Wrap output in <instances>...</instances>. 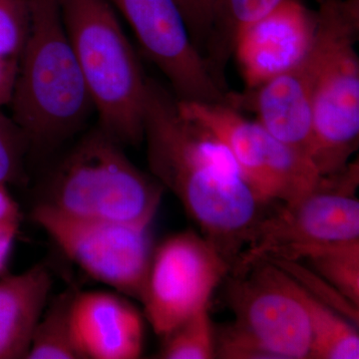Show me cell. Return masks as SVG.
<instances>
[{"label":"cell","instance_id":"cell-1","mask_svg":"<svg viewBox=\"0 0 359 359\" xmlns=\"http://www.w3.org/2000/svg\"><path fill=\"white\" fill-rule=\"evenodd\" d=\"M144 140L153 177L176 196L231 269L266 216L226 146L180 113L178 99L147 79Z\"/></svg>","mask_w":359,"mask_h":359},{"label":"cell","instance_id":"cell-2","mask_svg":"<svg viewBox=\"0 0 359 359\" xmlns=\"http://www.w3.org/2000/svg\"><path fill=\"white\" fill-rule=\"evenodd\" d=\"M29 32L18 58L11 118L43 156L82 129L93 109L68 37L60 0H28Z\"/></svg>","mask_w":359,"mask_h":359},{"label":"cell","instance_id":"cell-3","mask_svg":"<svg viewBox=\"0 0 359 359\" xmlns=\"http://www.w3.org/2000/svg\"><path fill=\"white\" fill-rule=\"evenodd\" d=\"M60 8L99 128L120 145H139L148 78L117 11L109 0H60Z\"/></svg>","mask_w":359,"mask_h":359},{"label":"cell","instance_id":"cell-4","mask_svg":"<svg viewBox=\"0 0 359 359\" xmlns=\"http://www.w3.org/2000/svg\"><path fill=\"white\" fill-rule=\"evenodd\" d=\"M164 190L97 127L53 168L40 203L80 218L152 224Z\"/></svg>","mask_w":359,"mask_h":359},{"label":"cell","instance_id":"cell-5","mask_svg":"<svg viewBox=\"0 0 359 359\" xmlns=\"http://www.w3.org/2000/svg\"><path fill=\"white\" fill-rule=\"evenodd\" d=\"M316 29L304 57L290 70L245 94H235L238 109L249 108L278 140L311 159L314 87L337 40L359 27V0H316Z\"/></svg>","mask_w":359,"mask_h":359},{"label":"cell","instance_id":"cell-6","mask_svg":"<svg viewBox=\"0 0 359 359\" xmlns=\"http://www.w3.org/2000/svg\"><path fill=\"white\" fill-rule=\"evenodd\" d=\"M180 113L211 132L230 151L263 202L292 203L318 188L323 177L308 157L226 103L178 100Z\"/></svg>","mask_w":359,"mask_h":359},{"label":"cell","instance_id":"cell-7","mask_svg":"<svg viewBox=\"0 0 359 359\" xmlns=\"http://www.w3.org/2000/svg\"><path fill=\"white\" fill-rule=\"evenodd\" d=\"M32 218L87 275L140 301L154 252L151 224L80 218L42 203Z\"/></svg>","mask_w":359,"mask_h":359},{"label":"cell","instance_id":"cell-8","mask_svg":"<svg viewBox=\"0 0 359 359\" xmlns=\"http://www.w3.org/2000/svg\"><path fill=\"white\" fill-rule=\"evenodd\" d=\"M358 162L349 163L344 171L323 177L313 192L266 212L231 269L302 245L358 240Z\"/></svg>","mask_w":359,"mask_h":359},{"label":"cell","instance_id":"cell-9","mask_svg":"<svg viewBox=\"0 0 359 359\" xmlns=\"http://www.w3.org/2000/svg\"><path fill=\"white\" fill-rule=\"evenodd\" d=\"M231 271L204 236L182 231L153 252L140 302L153 330L164 337L189 316L209 306L214 290Z\"/></svg>","mask_w":359,"mask_h":359},{"label":"cell","instance_id":"cell-10","mask_svg":"<svg viewBox=\"0 0 359 359\" xmlns=\"http://www.w3.org/2000/svg\"><path fill=\"white\" fill-rule=\"evenodd\" d=\"M231 271L226 297L233 323L276 359L308 358L311 330L294 280L266 259Z\"/></svg>","mask_w":359,"mask_h":359},{"label":"cell","instance_id":"cell-11","mask_svg":"<svg viewBox=\"0 0 359 359\" xmlns=\"http://www.w3.org/2000/svg\"><path fill=\"white\" fill-rule=\"evenodd\" d=\"M146 56L166 76L178 100L229 103L194 44L175 0H109Z\"/></svg>","mask_w":359,"mask_h":359},{"label":"cell","instance_id":"cell-12","mask_svg":"<svg viewBox=\"0 0 359 359\" xmlns=\"http://www.w3.org/2000/svg\"><path fill=\"white\" fill-rule=\"evenodd\" d=\"M359 28L328 51L313 97L311 160L321 177L344 171L359 143Z\"/></svg>","mask_w":359,"mask_h":359},{"label":"cell","instance_id":"cell-13","mask_svg":"<svg viewBox=\"0 0 359 359\" xmlns=\"http://www.w3.org/2000/svg\"><path fill=\"white\" fill-rule=\"evenodd\" d=\"M316 29V13L301 0H283L245 28L233 54L248 90L297 65L311 48Z\"/></svg>","mask_w":359,"mask_h":359},{"label":"cell","instance_id":"cell-14","mask_svg":"<svg viewBox=\"0 0 359 359\" xmlns=\"http://www.w3.org/2000/svg\"><path fill=\"white\" fill-rule=\"evenodd\" d=\"M71 325L84 359H136L143 351V316L121 294L76 292Z\"/></svg>","mask_w":359,"mask_h":359},{"label":"cell","instance_id":"cell-15","mask_svg":"<svg viewBox=\"0 0 359 359\" xmlns=\"http://www.w3.org/2000/svg\"><path fill=\"white\" fill-rule=\"evenodd\" d=\"M52 287L50 269L42 264L0 280V359L26 358Z\"/></svg>","mask_w":359,"mask_h":359},{"label":"cell","instance_id":"cell-16","mask_svg":"<svg viewBox=\"0 0 359 359\" xmlns=\"http://www.w3.org/2000/svg\"><path fill=\"white\" fill-rule=\"evenodd\" d=\"M280 1L283 0H219L203 57L219 86L226 87L224 69L241 33Z\"/></svg>","mask_w":359,"mask_h":359},{"label":"cell","instance_id":"cell-17","mask_svg":"<svg viewBox=\"0 0 359 359\" xmlns=\"http://www.w3.org/2000/svg\"><path fill=\"white\" fill-rule=\"evenodd\" d=\"M295 287L308 314L311 330L308 358L358 359V327L334 309L314 299L297 282Z\"/></svg>","mask_w":359,"mask_h":359},{"label":"cell","instance_id":"cell-18","mask_svg":"<svg viewBox=\"0 0 359 359\" xmlns=\"http://www.w3.org/2000/svg\"><path fill=\"white\" fill-rule=\"evenodd\" d=\"M269 259L301 262L359 306V238L302 245L287 250L283 256Z\"/></svg>","mask_w":359,"mask_h":359},{"label":"cell","instance_id":"cell-19","mask_svg":"<svg viewBox=\"0 0 359 359\" xmlns=\"http://www.w3.org/2000/svg\"><path fill=\"white\" fill-rule=\"evenodd\" d=\"M76 292L67 290L49 301L33 332L27 359H84L71 325Z\"/></svg>","mask_w":359,"mask_h":359},{"label":"cell","instance_id":"cell-20","mask_svg":"<svg viewBox=\"0 0 359 359\" xmlns=\"http://www.w3.org/2000/svg\"><path fill=\"white\" fill-rule=\"evenodd\" d=\"M215 332L209 306L199 309L165 335L158 358H215Z\"/></svg>","mask_w":359,"mask_h":359},{"label":"cell","instance_id":"cell-21","mask_svg":"<svg viewBox=\"0 0 359 359\" xmlns=\"http://www.w3.org/2000/svg\"><path fill=\"white\" fill-rule=\"evenodd\" d=\"M269 259L271 263L285 271L314 299L334 309L337 313L358 327L359 306L349 301L323 276L301 262L285 259Z\"/></svg>","mask_w":359,"mask_h":359},{"label":"cell","instance_id":"cell-22","mask_svg":"<svg viewBox=\"0 0 359 359\" xmlns=\"http://www.w3.org/2000/svg\"><path fill=\"white\" fill-rule=\"evenodd\" d=\"M29 143L13 118L0 114V184L20 183Z\"/></svg>","mask_w":359,"mask_h":359},{"label":"cell","instance_id":"cell-23","mask_svg":"<svg viewBox=\"0 0 359 359\" xmlns=\"http://www.w3.org/2000/svg\"><path fill=\"white\" fill-rule=\"evenodd\" d=\"M29 25L28 0H0V56L20 58Z\"/></svg>","mask_w":359,"mask_h":359},{"label":"cell","instance_id":"cell-24","mask_svg":"<svg viewBox=\"0 0 359 359\" xmlns=\"http://www.w3.org/2000/svg\"><path fill=\"white\" fill-rule=\"evenodd\" d=\"M215 358L223 359H276L269 349L252 339L235 323L215 332Z\"/></svg>","mask_w":359,"mask_h":359},{"label":"cell","instance_id":"cell-25","mask_svg":"<svg viewBox=\"0 0 359 359\" xmlns=\"http://www.w3.org/2000/svg\"><path fill=\"white\" fill-rule=\"evenodd\" d=\"M194 44L203 55L219 0H175Z\"/></svg>","mask_w":359,"mask_h":359},{"label":"cell","instance_id":"cell-26","mask_svg":"<svg viewBox=\"0 0 359 359\" xmlns=\"http://www.w3.org/2000/svg\"><path fill=\"white\" fill-rule=\"evenodd\" d=\"M18 68V59L0 56V107L11 103Z\"/></svg>","mask_w":359,"mask_h":359},{"label":"cell","instance_id":"cell-27","mask_svg":"<svg viewBox=\"0 0 359 359\" xmlns=\"http://www.w3.org/2000/svg\"><path fill=\"white\" fill-rule=\"evenodd\" d=\"M20 211L18 203L7 190V186L0 184V224H20Z\"/></svg>","mask_w":359,"mask_h":359},{"label":"cell","instance_id":"cell-28","mask_svg":"<svg viewBox=\"0 0 359 359\" xmlns=\"http://www.w3.org/2000/svg\"><path fill=\"white\" fill-rule=\"evenodd\" d=\"M20 224H0V275L4 273Z\"/></svg>","mask_w":359,"mask_h":359}]
</instances>
